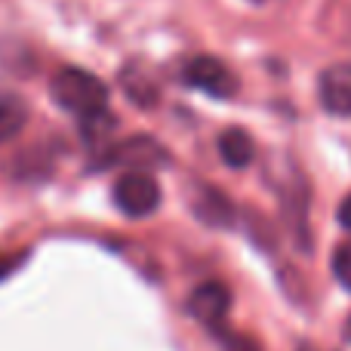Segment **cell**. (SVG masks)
I'll list each match as a JSON object with an SVG mask.
<instances>
[{
	"label": "cell",
	"instance_id": "6da1fadb",
	"mask_svg": "<svg viewBox=\"0 0 351 351\" xmlns=\"http://www.w3.org/2000/svg\"><path fill=\"white\" fill-rule=\"evenodd\" d=\"M49 96L56 105L71 111L84 127L108 117V86L96 77V74L84 71V68H62L53 80H49Z\"/></svg>",
	"mask_w": 351,
	"mask_h": 351
},
{
	"label": "cell",
	"instance_id": "30bf717a",
	"mask_svg": "<svg viewBox=\"0 0 351 351\" xmlns=\"http://www.w3.org/2000/svg\"><path fill=\"white\" fill-rule=\"evenodd\" d=\"M28 123V105L16 93H0V145L16 139Z\"/></svg>",
	"mask_w": 351,
	"mask_h": 351
},
{
	"label": "cell",
	"instance_id": "9c48e42d",
	"mask_svg": "<svg viewBox=\"0 0 351 351\" xmlns=\"http://www.w3.org/2000/svg\"><path fill=\"white\" fill-rule=\"evenodd\" d=\"M121 84H123V90H127V96L133 99L136 105H142V108H148V105H154L160 99L158 84H154V77H152V71H148V68L123 65Z\"/></svg>",
	"mask_w": 351,
	"mask_h": 351
},
{
	"label": "cell",
	"instance_id": "5bb4252c",
	"mask_svg": "<svg viewBox=\"0 0 351 351\" xmlns=\"http://www.w3.org/2000/svg\"><path fill=\"white\" fill-rule=\"evenodd\" d=\"M296 351H317V348H315V346H308V342H302V346H299Z\"/></svg>",
	"mask_w": 351,
	"mask_h": 351
},
{
	"label": "cell",
	"instance_id": "7c38bea8",
	"mask_svg": "<svg viewBox=\"0 0 351 351\" xmlns=\"http://www.w3.org/2000/svg\"><path fill=\"white\" fill-rule=\"evenodd\" d=\"M216 336H219V339H222V348H225V351H262V348H259V342H256L253 336L231 333L228 327H222Z\"/></svg>",
	"mask_w": 351,
	"mask_h": 351
},
{
	"label": "cell",
	"instance_id": "9a60e30c",
	"mask_svg": "<svg viewBox=\"0 0 351 351\" xmlns=\"http://www.w3.org/2000/svg\"><path fill=\"white\" fill-rule=\"evenodd\" d=\"M346 339L351 342V317H348V324H346Z\"/></svg>",
	"mask_w": 351,
	"mask_h": 351
},
{
	"label": "cell",
	"instance_id": "ba28073f",
	"mask_svg": "<svg viewBox=\"0 0 351 351\" xmlns=\"http://www.w3.org/2000/svg\"><path fill=\"white\" fill-rule=\"evenodd\" d=\"M219 154H222V160L231 170H243V167H250V160H253L256 145L241 127H231L219 136Z\"/></svg>",
	"mask_w": 351,
	"mask_h": 351
},
{
	"label": "cell",
	"instance_id": "2e32d148",
	"mask_svg": "<svg viewBox=\"0 0 351 351\" xmlns=\"http://www.w3.org/2000/svg\"><path fill=\"white\" fill-rule=\"evenodd\" d=\"M253 3H268V0H253Z\"/></svg>",
	"mask_w": 351,
	"mask_h": 351
},
{
	"label": "cell",
	"instance_id": "4fadbf2b",
	"mask_svg": "<svg viewBox=\"0 0 351 351\" xmlns=\"http://www.w3.org/2000/svg\"><path fill=\"white\" fill-rule=\"evenodd\" d=\"M339 225H342V228H348V231H351V194H348V197L339 204Z\"/></svg>",
	"mask_w": 351,
	"mask_h": 351
},
{
	"label": "cell",
	"instance_id": "5b68a950",
	"mask_svg": "<svg viewBox=\"0 0 351 351\" xmlns=\"http://www.w3.org/2000/svg\"><path fill=\"white\" fill-rule=\"evenodd\" d=\"M317 99H321L324 111H330V114L351 117V62L330 65L317 77Z\"/></svg>",
	"mask_w": 351,
	"mask_h": 351
},
{
	"label": "cell",
	"instance_id": "3957f363",
	"mask_svg": "<svg viewBox=\"0 0 351 351\" xmlns=\"http://www.w3.org/2000/svg\"><path fill=\"white\" fill-rule=\"evenodd\" d=\"M182 80L213 99H231L237 93V74L216 56H191L182 65Z\"/></svg>",
	"mask_w": 351,
	"mask_h": 351
},
{
	"label": "cell",
	"instance_id": "277c9868",
	"mask_svg": "<svg viewBox=\"0 0 351 351\" xmlns=\"http://www.w3.org/2000/svg\"><path fill=\"white\" fill-rule=\"evenodd\" d=\"M228 308H231V293L219 280H206L188 296V315L197 324H204L206 330H213V333H219L225 327Z\"/></svg>",
	"mask_w": 351,
	"mask_h": 351
},
{
	"label": "cell",
	"instance_id": "8992f818",
	"mask_svg": "<svg viewBox=\"0 0 351 351\" xmlns=\"http://www.w3.org/2000/svg\"><path fill=\"white\" fill-rule=\"evenodd\" d=\"M164 160H167L164 148H160L154 139L139 136V139H133V142H127V145L114 148V152L102 160V170H105V167H142V170H148V167L164 164Z\"/></svg>",
	"mask_w": 351,
	"mask_h": 351
},
{
	"label": "cell",
	"instance_id": "52a82bcc",
	"mask_svg": "<svg viewBox=\"0 0 351 351\" xmlns=\"http://www.w3.org/2000/svg\"><path fill=\"white\" fill-rule=\"evenodd\" d=\"M191 206H194V216L206 225H231L234 222V206H231V200L222 197V194L210 185L191 191Z\"/></svg>",
	"mask_w": 351,
	"mask_h": 351
},
{
	"label": "cell",
	"instance_id": "8fae6325",
	"mask_svg": "<svg viewBox=\"0 0 351 351\" xmlns=\"http://www.w3.org/2000/svg\"><path fill=\"white\" fill-rule=\"evenodd\" d=\"M333 274L346 290H351V241H342L333 250Z\"/></svg>",
	"mask_w": 351,
	"mask_h": 351
},
{
	"label": "cell",
	"instance_id": "7a4b0ae2",
	"mask_svg": "<svg viewBox=\"0 0 351 351\" xmlns=\"http://www.w3.org/2000/svg\"><path fill=\"white\" fill-rule=\"evenodd\" d=\"M114 206L130 219H145L160 206V185L152 173L145 170H130L111 188Z\"/></svg>",
	"mask_w": 351,
	"mask_h": 351
}]
</instances>
